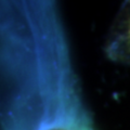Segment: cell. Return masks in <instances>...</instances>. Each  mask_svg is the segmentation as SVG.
Instances as JSON below:
<instances>
[{"instance_id": "6da1fadb", "label": "cell", "mask_w": 130, "mask_h": 130, "mask_svg": "<svg viewBox=\"0 0 130 130\" xmlns=\"http://www.w3.org/2000/svg\"><path fill=\"white\" fill-rule=\"evenodd\" d=\"M109 59L130 65V1L125 2L114 20L105 44Z\"/></svg>"}]
</instances>
